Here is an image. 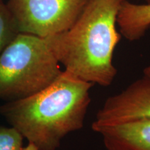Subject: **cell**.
<instances>
[{
    "instance_id": "1",
    "label": "cell",
    "mask_w": 150,
    "mask_h": 150,
    "mask_svg": "<svg viewBox=\"0 0 150 150\" xmlns=\"http://www.w3.org/2000/svg\"><path fill=\"white\" fill-rule=\"evenodd\" d=\"M93 84L63 70L38 93L0 106V114L38 150H56L83 127Z\"/></svg>"
},
{
    "instance_id": "2",
    "label": "cell",
    "mask_w": 150,
    "mask_h": 150,
    "mask_svg": "<svg viewBox=\"0 0 150 150\" xmlns=\"http://www.w3.org/2000/svg\"><path fill=\"white\" fill-rule=\"evenodd\" d=\"M122 0H88L72 27L45 38L65 71L80 79L101 86H110L117 69L112 63L120 40L116 29Z\"/></svg>"
},
{
    "instance_id": "3",
    "label": "cell",
    "mask_w": 150,
    "mask_h": 150,
    "mask_svg": "<svg viewBox=\"0 0 150 150\" xmlns=\"http://www.w3.org/2000/svg\"><path fill=\"white\" fill-rule=\"evenodd\" d=\"M62 72L45 38L19 33L0 55V99L8 102L31 96Z\"/></svg>"
},
{
    "instance_id": "4",
    "label": "cell",
    "mask_w": 150,
    "mask_h": 150,
    "mask_svg": "<svg viewBox=\"0 0 150 150\" xmlns=\"http://www.w3.org/2000/svg\"><path fill=\"white\" fill-rule=\"evenodd\" d=\"M88 0H8L17 30L40 38L64 32L79 18Z\"/></svg>"
},
{
    "instance_id": "5",
    "label": "cell",
    "mask_w": 150,
    "mask_h": 150,
    "mask_svg": "<svg viewBox=\"0 0 150 150\" xmlns=\"http://www.w3.org/2000/svg\"><path fill=\"white\" fill-rule=\"evenodd\" d=\"M143 119H150V75L147 74L108 97L92 128L97 132L104 127Z\"/></svg>"
},
{
    "instance_id": "6",
    "label": "cell",
    "mask_w": 150,
    "mask_h": 150,
    "mask_svg": "<svg viewBox=\"0 0 150 150\" xmlns=\"http://www.w3.org/2000/svg\"><path fill=\"white\" fill-rule=\"evenodd\" d=\"M97 133L108 150H150V119L106 127Z\"/></svg>"
},
{
    "instance_id": "7",
    "label": "cell",
    "mask_w": 150,
    "mask_h": 150,
    "mask_svg": "<svg viewBox=\"0 0 150 150\" xmlns=\"http://www.w3.org/2000/svg\"><path fill=\"white\" fill-rule=\"evenodd\" d=\"M117 24L125 38L130 41L139 40L150 27V4H136L122 0Z\"/></svg>"
},
{
    "instance_id": "8",
    "label": "cell",
    "mask_w": 150,
    "mask_h": 150,
    "mask_svg": "<svg viewBox=\"0 0 150 150\" xmlns=\"http://www.w3.org/2000/svg\"><path fill=\"white\" fill-rule=\"evenodd\" d=\"M19 33L8 6L0 0V55Z\"/></svg>"
},
{
    "instance_id": "9",
    "label": "cell",
    "mask_w": 150,
    "mask_h": 150,
    "mask_svg": "<svg viewBox=\"0 0 150 150\" xmlns=\"http://www.w3.org/2000/svg\"><path fill=\"white\" fill-rule=\"evenodd\" d=\"M24 137L14 127L0 126V150H22Z\"/></svg>"
},
{
    "instance_id": "10",
    "label": "cell",
    "mask_w": 150,
    "mask_h": 150,
    "mask_svg": "<svg viewBox=\"0 0 150 150\" xmlns=\"http://www.w3.org/2000/svg\"><path fill=\"white\" fill-rule=\"evenodd\" d=\"M22 150H38V149L33 145V144L29 143L28 145L24 147Z\"/></svg>"
},
{
    "instance_id": "11",
    "label": "cell",
    "mask_w": 150,
    "mask_h": 150,
    "mask_svg": "<svg viewBox=\"0 0 150 150\" xmlns=\"http://www.w3.org/2000/svg\"><path fill=\"white\" fill-rule=\"evenodd\" d=\"M144 74H147L150 75V65L147 67H145V70H144Z\"/></svg>"
},
{
    "instance_id": "12",
    "label": "cell",
    "mask_w": 150,
    "mask_h": 150,
    "mask_svg": "<svg viewBox=\"0 0 150 150\" xmlns=\"http://www.w3.org/2000/svg\"><path fill=\"white\" fill-rule=\"evenodd\" d=\"M147 4H150V0H145Z\"/></svg>"
}]
</instances>
